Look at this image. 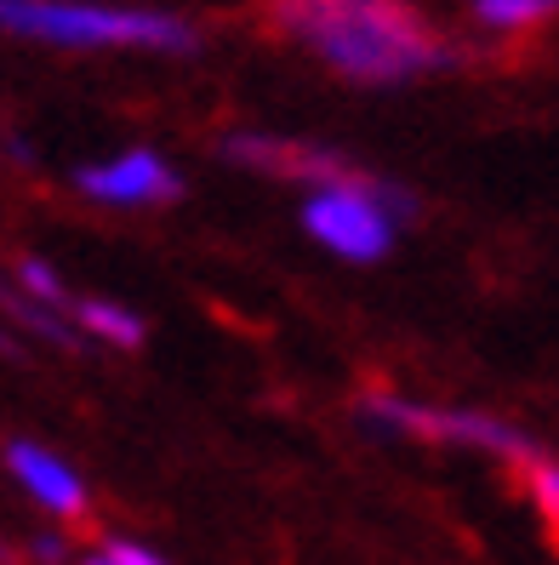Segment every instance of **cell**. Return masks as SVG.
Instances as JSON below:
<instances>
[{
  "label": "cell",
  "instance_id": "3957f363",
  "mask_svg": "<svg viewBox=\"0 0 559 565\" xmlns=\"http://www.w3.org/2000/svg\"><path fill=\"white\" fill-rule=\"evenodd\" d=\"M354 412L372 435H394V440L469 446V451H485L497 462H519V469H531V462L542 457L537 440L525 435L519 423L474 412V406H429V401H406V394H388V388H366L354 401Z\"/></svg>",
  "mask_w": 559,
  "mask_h": 565
},
{
  "label": "cell",
  "instance_id": "9a60e30c",
  "mask_svg": "<svg viewBox=\"0 0 559 565\" xmlns=\"http://www.w3.org/2000/svg\"><path fill=\"white\" fill-rule=\"evenodd\" d=\"M80 565H115V559H109L104 548H92V554H80Z\"/></svg>",
  "mask_w": 559,
  "mask_h": 565
},
{
  "label": "cell",
  "instance_id": "277c9868",
  "mask_svg": "<svg viewBox=\"0 0 559 565\" xmlns=\"http://www.w3.org/2000/svg\"><path fill=\"white\" fill-rule=\"evenodd\" d=\"M406 217H417V201L400 183H388L377 172L354 178V183H337V189H314L303 201L309 241L325 246L332 257H343V263L388 257V246H394V235H400Z\"/></svg>",
  "mask_w": 559,
  "mask_h": 565
},
{
  "label": "cell",
  "instance_id": "52a82bcc",
  "mask_svg": "<svg viewBox=\"0 0 559 565\" xmlns=\"http://www.w3.org/2000/svg\"><path fill=\"white\" fill-rule=\"evenodd\" d=\"M7 475L23 486L29 503L46 509V514L63 520V525H75V520L92 514L86 480H80L52 446H41V440H7Z\"/></svg>",
  "mask_w": 559,
  "mask_h": 565
},
{
  "label": "cell",
  "instance_id": "6da1fadb",
  "mask_svg": "<svg viewBox=\"0 0 559 565\" xmlns=\"http://www.w3.org/2000/svg\"><path fill=\"white\" fill-rule=\"evenodd\" d=\"M262 18L354 86H400L456 63L451 41L406 0H269Z\"/></svg>",
  "mask_w": 559,
  "mask_h": 565
},
{
  "label": "cell",
  "instance_id": "4fadbf2b",
  "mask_svg": "<svg viewBox=\"0 0 559 565\" xmlns=\"http://www.w3.org/2000/svg\"><path fill=\"white\" fill-rule=\"evenodd\" d=\"M97 548H104L115 565H172L160 548H149V543H138V537H120V531H109V537L97 543Z\"/></svg>",
  "mask_w": 559,
  "mask_h": 565
},
{
  "label": "cell",
  "instance_id": "7a4b0ae2",
  "mask_svg": "<svg viewBox=\"0 0 559 565\" xmlns=\"http://www.w3.org/2000/svg\"><path fill=\"white\" fill-rule=\"evenodd\" d=\"M0 29L18 41L69 46V52H160L183 57L201 46V29L160 7L120 0H0Z\"/></svg>",
  "mask_w": 559,
  "mask_h": 565
},
{
  "label": "cell",
  "instance_id": "30bf717a",
  "mask_svg": "<svg viewBox=\"0 0 559 565\" xmlns=\"http://www.w3.org/2000/svg\"><path fill=\"white\" fill-rule=\"evenodd\" d=\"M12 280H18V291H29L46 309H63V315L75 309V297H69V286H63V275L52 269V263H41V257H18L12 263Z\"/></svg>",
  "mask_w": 559,
  "mask_h": 565
},
{
  "label": "cell",
  "instance_id": "5b68a950",
  "mask_svg": "<svg viewBox=\"0 0 559 565\" xmlns=\"http://www.w3.org/2000/svg\"><path fill=\"white\" fill-rule=\"evenodd\" d=\"M223 154L246 166L257 178H280V183H298V189H337L366 178V166H354L348 154L325 149V143H303V138H262V131H235L223 138Z\"/></svg>",
  "mask_w": 559,
  "mask_h": 565
},
{
  "label": "cell",
  "instance_id": "9c48e42d",
  "mask_svg": "<svg viewBox=\"0 0 559 565\" xmlns=\"http://www.w3.org/2000/svg\"><path fill=\"white\" fill-rule=\"evenodd\" d=\"M474 23L485 29V35H531V29H542L548 18H559V0H469Z\"/></svg>",
  "mask_w": 559,
  "mask_h": 565
},
{
  "label": "cell",
  "instance_id": "7c38bea8",
  "mask_svg": "<svg viewBox=\"0 0 559 565\" xmlns=\"http://www.w3.org/2000/svg\"><path fill=\"white\" fill-rule=\"evenodd\" d=\"M29 565H80V554L63 531H35L29 537Z\"/></svg>",
  "mask_w": 559,
  "mask_h": 565
},
{
  "label": "cell",
  "instance_id": "8992f818",
  "mask_svg": "<svg viewBox=\"0 0 559 565\" xmlns=\"http://www.w3.org/2000/svg\"><path fill=\"white\" fill-rule=\"evenodd\" d=\"M75 189L97 206H120V212H138V206H166L183 194V178L166 166V154L154 149H120L97 166H80L75 172Z\"/></svg>",
  "mask_w": 559,
  "mask_h": 565
},
{
  "label": "cell",
  "instance_id": "8fae6325",
  "mask_svg": "<svg viewBox=\"0 0 559 565\" xmlns=\"http://www.w3.org/2000/svg\"><path fill=\"white\" fill-rule=\"evenodd\" d=\"M525 491H531V503L548 520V531H559V462L553 457H537L531 469H525Z\"/></svg>",
  "mask_w": 559,
  "mask_h": 565
},
{
  "label": "cell",
  "instance_id": "5bb4252c",
  "mask_svg": "<svg viewBox=\"0 0 559 565\" xmlns=\"http://www.w3.org/2000/svg\"><path fill=\"white\" fill-rule=\"evenodd\" d=\"M0 354H23V338H18V331H7V326H0Z\"/></svg>",
  "mask_w": 559,
  "mask_h": 565
},
{
  "label": "cell",
  "instance_id": "ba28073f",
  "mask_svg": "<svg viewBox=\"0 0 559 565\" xmlns=\"http://www.w3.org/2000/svg\"><path fill=\"white\" fill-rule=\"evenodd\" d=\"M69 320L80 326V338L109 343V349H126V354H131V349H143V338H149L143 315H131L126 303H115V297H75Z\"/></svg>",
  "mask_w": 559,
  "mask_h": 565
}]
</instances>
